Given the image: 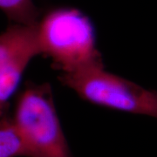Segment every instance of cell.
<instances>
[{
  "label": "cell",
  "mask_w": 157,
  "mask_h": 157,
  "mask_svg": "<svg viewBox=\"0 0 157 157\" xmlns=\"http://www.w3.org/2000/svg\"><path fill=\"white\" fill-rule=\"evenodd\" d=\"M33 157L32 151L12 118H0V157Z\"/></svg>",
  "instance_id": "5"
},
{
  "label": "cell",
  "mask_w": 157,
  "mask_h": 157,
  "mask_svg": "<svg viewBox=\"0 0 157 157\" xmlns=\"http://www.w3.org/2000/svg\"><path fill=\"white\" fill-rule=\"evenodd\" d=\"M33 157H71L48 83H30L18 94L13 115Z\"/></svg>",
  "instance_id": "3"
},
{
  "label": "cell",
  "mask_w": 157,
  "mask_h": 157,
  "mask_svg": "<svg viewBox=\"0 0 157 157\" xmlns=\"http://www.w3.org/2000/svg\"><path fill=\"white\" fill-rule=\"evenodd\" d=\"M0 9L14 24L35 25L39 22L40 13L33 0H0Z\"/></svg>",
  "instance_id": "6"
},
{
  "label": "cell",
  "mask_w": 157,
  "mask_h": 157,
  "mask_svg": "<svg viewBox=\"0 0 157 157\" xmlns=\"http://www.w3.org/2000/svg\"><path fill=\"white\" fill-rule=\"evenodd\" d=\"M36 28L40 55L50 58L59 73L104 66L96 46L94 25L80 11L52 10L39 20Z\"/></svg>",
  "instance_id": "1"
},
{
  "label": "cell",
  "mask_w": 157,
  "mask_h": 157,
  "mask_svg": "<svg viewBox=\"0 0 157 157\" xmlns=\"http://www.w3.org/2000/svg\"><path fill=\"white\" fill-rule=\"evenodd\" d=\"M59 79L92 104L157 120V90L147 89L109 73L104 66L59 73Z\"/></svg>",
  "instance_id": "2"
},
{
  "label": "cell",
  "mask_w": 157,
  "mask_h": 157,
  "mask_svg": "<svg viewBox=\"0 0 157 157\" xmlns=\"http://www.w3.org/2000/svg\"><path fill=\"white\" fill-rule=\"evenodd\" d=\"M36 26L13 24L0 34V118L30 61L40 55Z\"/></svg>",
  "instance_id": "4"
}]
</instances>
